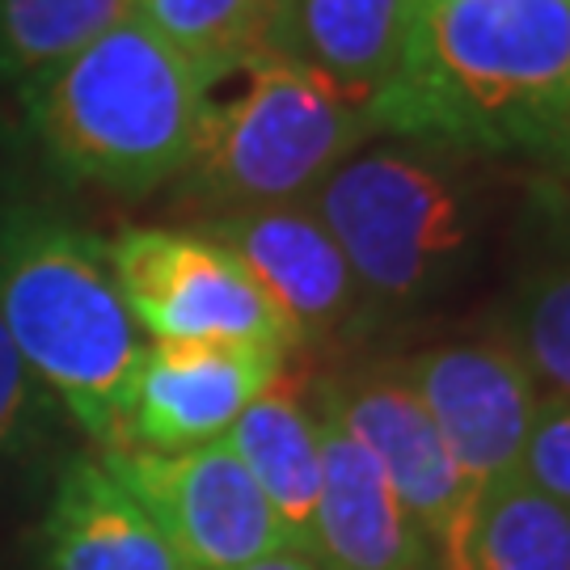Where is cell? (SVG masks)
I'll return each instance as SVG.
<instances>
[{"label":"cell","mask_w":570,"mask_h":570,"mask_svg":"<svg viewBox=\"0 0 570 570\" xmlns=\"http://www.w3.org/2000/svg\"><path fill=\"white\" fill-rule=\"evenodd\" d=\"M322 414V499L308 553L326 570H435V541L402 508L381 465Z\"/></svg>","instance_id":"obj_12"},{"label":"cell","mask_w":570,"mask_h":570,"mask_svg":"<svg viewBox=\"0 0 570 570\" xmlns=\"http://www.w3.org/2000/svg\"><path fill=\"white\" fill-rule=\"evenodd\" d=\"M515 473L570 508V402L567 397H553V393L541 397L537 423L529 431V444L520 452Z\"/></svg>","instance_id":"obj_20"},{"label":"cell","mask_w":570,"mask_h":570,"mask_svg":"<svg viewBox=\"0 0 570 570\" xmlns=\"http://www.w3.org/2000/svg\"><path fill=\"white\" fill-rule=\"evenodd\" d=\"M322 410L343 423L351 440L381 465L402 508L423 524L431 541L449 529L456 508L465 503L469 482L452 465L440 431L423 402L397 372H376L360 381H343L322 393Z\"/></svg>","instance_id":"obj_11"},{"label":"cell","mask_w":570,"mask_h":570,"mask_svg":"<svg viewBox=\"0 0 570 570\" xmlns=\"http://www.w3.org/2000/svg\"><path fill=\"white\" fill-rule=\"evenodd\" d=\"M42 546L51 570H190L102 456H81L60 473Z\"/></svg>","instance_id":"obj_13"},{"label":"cell","mask_w":570,"mask_h":570,"mask_svg":"<svg viewBox=\"0 0 570 570\" xmlns=\"http://www.w3.org/2000/svg\"><path fill=\"white\" fill-rule=\"evenodd\" d=\"M364 301L414 305L461 266L473 237L461 183L435 161L381 148L343 161L308 195Z\"/></svg>","instance_id":"obj_5"},{"label":"cell","mask_w":570,"mask_h":570,"mask_svg":"<svg viewBox=\"0 0 570 570\" xmlns=\"http://www.w3.org/2000/svg\"><path fill=\"white\" fill-rule=\"evenodd\" d=\"M511 346L537 385L570 402V258L520 287L511 305Z\"/></svg>","instance_id":"obj_19"},{"label":"cell","mask_w":570,"mask_h":570,"mask_svg":"<svg viewBox=\"0 0 570 570\" xmlns=\"http://www.w3.org/2000/svg\"><path fill=\"white\" fill-rule=\"evenodd\" d=\"M367 127L461 148H553L570 136L567 0H419L406 56Z\"/></svg>","instance_id":"obj_1"},{"label":"cell","mask_w":570,"mask_h":570,"mask_svg":"<svg viewBox=\"0 0 570 570\" xmlns=\"http://www.w3.org/2000/svg\"><path fill=\"white\" fill-rule=\"evenodd\" d=\"M102 461L140 499L190 570H242L292 550L279 515L225 440L186 452L110 449Z\"/></svg>","instance_id":"obj_7"},{"label":"cell","mask_w":570,"mask_h":570,"mask_svg":"<svg viewBox=\"0 0 570 570\" xmlns=\"http://www.w3.org/2000/svg\"><path fill=\"white\" fill-rule=\"evenodd\" d=\"M0 322L30 376L72 410L106 452L122 449L144 343L106 263V245L42 212L0 220Z\"/></svg>","instance_id":"obj_2"},{"label":"cell","mask_w":570,"mask_h":570,"mask_svg":"<svg viewBox=\"0 0 570 570\" xmlns=\"http://www.w3.org/2000/svg\"><path fill=\"white\" fill-rule=\"evenodd\" d=\"M140 0H0V72L42 81L119 21L136 18Z\"/></svg>","instance_id":"obj_18"},{"label":"cell","mask_w":570,"mask_h":570,"mask_svg":"<svg viewBox=\"0 0 570 570\" xmlns=\"http://www.w3.org/2000/svg\"><path fill=\"white\" fill-rule=\"evenodd\" d=\"M30 106L47 153L68 174L140 195L186 174L207 81L148 21L127 18L30 85Z\"/></svg>","instance_id":"obj_3"},{"label":"cell","mask_w":570,"mask_h":570,"mask_svg":"<svg viewBox=\"0 0 570 570\" xmlns=\"http://www.w3.org/2000/svg\"><path fill=\"white\" fill-rule=\"evenodd\" d=\"M423 402L469 487L515 473L541 410V385L511 343H444L397 372Z\"/></svg>","instance_id":"obj_8"},{"label":"cell","mask_w":570,"mask_h":570,"mask_svg":"<svg viewBox=\"0 0 570 570\" xmlns=\"http://www.w3.org/2000/svg\"><path fill=\"white\" fill-rule=\"evenodd\" d=\"M30 414H35V385H30V372L21 364L9 330L0 322V449H9L13 440L26 435Z\"/></svg>","instance_id":"obj_21"},{"label":"cell","mask_w":570,"mask_h":570,"mask_svg":"<svg viewBox=\"0 0 570 570\" xmlns=\"http://www.w3.org/2000/svg\"><path fill=\"white\" fill-rule=\"evenodd\" d=\"M414 18L419 0H292L287 56L367 110L406 56Z\"/></svg>","instance_id":"obj_16"},{"label":"cell","mask_w":570,"mask_h":570,"mask_svg":"<svg viewBox=\"0 0 570 570\" xmlns=\"http://www.w3.org/2000/svg\"><path fill=\"white\" fill-rule=\"evenodd\" d=\"M284 351L242 343H153L144 346L122 449L186 452L225 440L242 410L284 372Z\"/></svg>","instance_id":"obj_9"},{"label":"cell","mask_w":570,"mask_h":570,"mask_svg":"<svg viewBox=\"0 0 570 570\" xmlns=\"http://www.w3.org/2000/svg\"><path fill=\"white\" fill-rule=\"evenodd\" d=\"M258 279L296 338H326L367 305L338 242L308 204L228 212L207 228Z\"/></svg>","instance_id":"obj_10"},{"label":"cell","mask_w":570,"mask_h":570,"mask_svg":"<svg viewBox=\"0 0 570 570\" xmlns=\"http://www.w3.org/2000/svg\"><path fill=\"white\" fill-rule=\"evenodd\" d=\"M242 570H326V567L305 550H279V553H271V558L249 562V567H242Z\"/></svg>","instance_id":"obj_22"},{"label":"cell","mask_w":570,"mask_h":570,"mask_svg":"<svg viewBox=\"0 0 570 570\" xmlns=\"http://www.w3.org/2000/svg\"><path fill=\"white\" fill-rule=\"evenodd\" d=\"M106 263L153 343H242L284 355L301 346L292 322L212 233L122 228L106 245Z\"/></svg>","instance_id":"obj_6"},{"label":"cell","mask_w":570,"mask_h":570,"mask_svg":"<svg viewBox=\"0 0 570 570\" xmlns=\"http://www.w3.org/2000/svg\"><path fill=\"white\" fill-rule=\"evenodd\" d=\"M364 110L296 56H258L207 85L190 186L228 207L301 204L364 140Z\"/></svg>","instance_id":"obj_4"},{"label":"cell","mask_w":570,"mask_h":570,"mask_svg":"<svg viewBox=\"0 0 570 570\" xmlns=\"http://www.w3.org/2000/svg\"><path fill=\"white\" fill-rule=\"evenodd\" d=\"M440 570H570V508L503 473L469 487L435 541Z\"/></svg>","instance_id":"obj_15"},{"label":"cell","mask_w":570,"mask_h":570,"mask_svg":"<svg viewBox=\"0 0 570 570\" xmlns=\"http://www.w3.org/2000/svg\"><path fill=\"white\" fill-rule=\"evenodd\" d=\"M225 444L237 452V461L266 494L292 550L308 553L317 499H322V414L308 410L301 385L279 372L242 410Z\"/></svg>","instance_id":"obj_14"},{"label":"cell","mask_w":570,"mask_h":570,"mask_svg":"<svg viewBox=\"0 0 570 570\" xmlns=\"http://www.w3.org/2000/svg\"><path fill=\"white\" fill-rule=\"evenodd\" d=\"M567 4H570V0H567Z\"/></svg>","instance_id":"obj_23"},{"label":"cell","mask_w":570,"mask_h":570,"mask_svg":"<svg viewBox=\"0 0 570 570\" xmlns=\"http://www.w3.org/2000/svg\"><path fill=\"white\" fill-rule=\"evenodd\" d=\"M287 9L292 0H140L136 18L212 85L258 56H287Z\"/></svg>","instance_id":"obj_17"}]
</instances>
